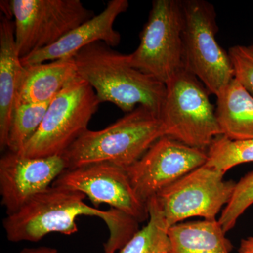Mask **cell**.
I'll return each mask as SVG.
<instances>
[{
	"mask_svg": "<svg viewBox=\"0 0 253 253\" xmlns=\"http://www.w3.org/2000/svg\"><path fill=\"white\" fill-rule=\"evenodd\" d=\"M238 253H253V234L246 239L241 240Z\"/></svg>",
	"mask_w": 253,
	"mask_h": 253,
	"instance_id": "603a6c76",
	"label": "cell"
},
{
	"mask_svg": "<svg viewBox=\"0 0 253 253\" xmlns=\"http://www.w3.org/2000/svg\"><path fill=\"white\" fill-rule=\"evenodd\" d=\"M9 5L21 59L54 44L95 16L80 0H11Z\"/></svg>",
	"mask_w": 253,
	"mask_h": 253,
	"instance_id": "ba28073f",
	"label": "cell"
},
{
	"mask_svg": "<svg viewBox=\"0 0 253 253\" xmlns=\"http://www.w3.org/2000/svg\"><path fill=\"white\" fill-rule=\"evenodd\" d=\"M20 253H58L57 250L53 248L41 246L38 248H26L23 249Z\"/></svg>",
	"mask_w": 253,
	"mask_h": 253,
	"instance_id": "cb8c5ba5",
	"label": "cell"
},
{
	"mask_svg": "<svg viewBox=\"0 0 253 253\" xmlns=\"http://www.w3.org/2000/svg\"><path fill=\"white\" fill-rule=\"evenodd\" d=\"M216 116L222 135L253 139V96L234 78L217 96Z\"/></svg>",
	"mask_w": 253,
	"mask_h": 253,
	"instance_id": "2e32d148",
	"label": "cell"
},
{
	"mask_svg": "<svg viewBox=\"0 0 253 253\" xmlns=\"http://www.w3.org/2000/svg\"><path fill=\"white\" fill-rule=\"evenodd\" d=\"M24 66L16 48L14 23L1 16L0 21V149L7 148L18 86Z\"/></svg>",
	"mask_w": 253,
	"mask_h": 253,
	"instance_id": "5bb4252c",
	"label": "cell"
},
{
	"mask_svg": "<svg viewBox=\"0 0 253 253\" xmlns=\"http://www.w3.org/2000/svg\"><path fill=\"white\" fill-rule=\"evenodd\" d=\"M66 169L63 156L29 158L9 151L0 159L1 202L7 215L51 186Z\"/></svg>",
	"mask_w": 253,
	"mask_h": 253,
	"instance_id": "7c38bea8",
	"label": "cell"
},
{
	"mask_svg": "<svg viewBox=\"0 0 253 253\" xmlns=\"http://www.w3.org/2000/svg\"><path fill=\"white\" fill-rule=\"evenodd\" d=\"M253 205V171L247 173L236 183L230 201L218 219L224 232L231 230L239 218Z\"/></svg>",
	"mask_w": 253,
	"mask_h": 253,
	"instance_id": "44dd1931",
	"label": "cell"
},
{
	"mask_svg": "<svg viewBox=\"0 0 253 253\" xmlns=\"http://www.w3.org/2000/svg\"><path fill=\"white\" fill-rule=\"evenodd\" d=\"M149 220L139 229L119 253H161L170 251L168 227L156 200L147 202Z\"/></svg>",
	"mask_w": 253,
	"mask_h": 253,
	"instance_id": "ac0fdd59",
	"label": "cell"
},
{
	"mask_svg": "<svg viewBox=\"0 0 253 253\" xmlns=\"http://www.w3.org/2000/svg\"><path fill=\"white\" fill-rule=\"evenodd\" d=\"M169 253V252H163V253Z\"/></svg>",
	"mask_w": 253,
	"mask_h": 253,
	"instance_id": "484cf974",
	"label": "cell"
},
{
	"mask_svg": "<svg viewBox=\"0 0 253 253\" xmlns=\"http://www.w3.org/2000/svg\"><path fill=\"white\" fill-rule=\"evenodd\" d=\"M164 136L159 116L139 106L104 129H87L63 156L67 169L99 163L126 169Z\"/></svg>",
	"mask_w": 253,
	"mask_h": 253,
	"instance_id": "3957f363",
	"label": "cell"
},
{
	"mask_svg": "<svg viewBox=\"0 0 253 253\" xmlns=\"http://www.w3.org/2000/svg\"><path fill=\"white\" fill-rule=\"evenodd\" d=\"M52 185L81 191L95 206L109 205L139 223L149 219L147 204L136 194L126 169L111 163L66 169Z\"/></svg>",
	"mask_w": 253,
	"mask_h": 253,
	"instance_id": "8fae6325",
	"label": "cell"
},
{
	"mask_svg": "<svg viewBox=\"0 0 253 253\" xmlns=\"http://www.w3.org/2000/svg\"><path fill=\"white\" fill-rule=\"evenodd\" d=\"M207 165L196 168L155 196L168 229L192 217L217 219L230 201L236 183Z\"/></svg>",
	"mask_w": 253,
	"mask_h": 253,
	"instance_id": "9c48e42d",
	"label": "cell"
},
{
	"mask_svg": "<svg viewBox=\"0 0 253 253\" xmlns=\"http://www.w3.org/2000/svg\"><path fill=\"white\" fill-rule=\"evenodd\" d=\"M183 9L179 0H154L140 33V43L128 54L129 63L166 84L184 69Z\"/></svg>",
	"mask_w": 253,
	"mask_h": 253,
	"instance_id": "52a82bcc",
	"label": "cell"
},
{
	"mask_svg": "<svg viewBox=\"0 0 253 253\" xmlns=\"http://www.w3.org/2000/svg\"><path fill=\"white\" fill-rule=\"evenodd\" d=\"M166 85L160 119L166 136L191 147L207 151L213 140L222 135L211 93L185 68Z\"/></svg>",
	"mask_w": 253,
	"mask_h": 253,
	"instance_id": "277c9868",
	"label": "cell"
},
{
	"mask_svg": "<svg viewBox=\"0 0 253 253\" xmlns=\"http://www.w3.org/2000/svg\"><path fill=\"white\" fill-rule=\"evenodd\" d=\"M206 165L226 173L244 163H253V139L231 140L217 136L207 150Z\"/></svg>",
	"mask_w": 253,
	"mask_h": 253,
	"instance_id": "ffe728a7",
	"label": "cell"
},
{
	"mask_svg": "<svg viewBox=\"0 0 253 253\" xmlns=\"http://www.w3.org/2000/svg\"><path fill=\"white\" fill-rule=\"evenodd\" d=\"M86 196L76 190L51 186L28 200L17 212L3 221L11 242H38L51 233L72 235L78 231L76 219L81 215L101 218L109 226L110 237L105 253L121 250L139 230V223L127 214L111 208L104 211L84 202Z\"/></svg>",
	"mask_w": 253,
	"mask_h": 253,
	"instance_id": "6da1fadb",
	"label": "cell"
},
{
	"mask_svg": "<svg viewBox=\"0 0 253 253\" xmlns=\"http://www.w3.org/2000/svg\"><path fill=\"white\" fill-rule=\"evenodd\" d=\"M169 253H231L233 245L218 219L181 222L168 229Z\"/></svg>",
	"mask_w": 253,
	"mask_h": 253,
	"instance_id": "e0dca14e",
	"label": "cell"
},
{
	"mask_svg": "<svg viewBox=\"0 0 253 253\" xmlns=\"http://www.w3.org/2000/svg\"><path fill=\"white\" fill-rule=\"evenodd\" d=\"M78 76L94 89L100 104L111 102L128 113L142 106L160 117L166 85L129 63L128 54L96 42L74 56Z\"/></svg>",
	"mask_w": 253,
	"mask_h": 253,
	"instance_id": "7a4b0ae2",
	"label": "cell"
},
{
	"mask_svg": "<svg viewBox=\"0 0 253 253\" xmlns=\"http://www.w3.org/2000/svg\"><path fill=\"white\" fill-rule=\"evenodd\" d=\"M183 9V61L211 94H219L234 78L229 53L217 41V13L204 0L181 1Z\"/></svg>",
	"mask_w": 253,
	"mask_h": 253,
	"instance_id": "5b68a950",
	"label": "cell"
},
{
	"mask_svg": "<svg viewBox=\"0 0 253 253\" xmlns=\"http://www.w3.org/2000/svg\"><path fill=\"white\" fill-rule=\"evenodd\" d=\"M207 160V151L164 136L126 170L136 194L147 204L163 189L204 166Z\"/></svg>",
	"mask_w": 253,
	"mask_h": 253,
	"instance_id": "30bf717a",
	"label": "cell"
},
{
	"mask_svg": "<svg viewBox=\"0 0 253 253\" xmlns=\"http://www.w3.org/2000/svg\"><path fill=\"white\" fill-rule=\"evenodd\" d=\"M235 78L253 96V56L247 46H234L229 50Z\"/></svg>",
	"mask_w": 253,
	"mask_h": 253,
	"instance_id": "7402d4cb",
	"label": "cell"
},
{
	"mask_svg": "<svg viewBox=\"0 0 253 253\" xmlns=\"http://www.w3.org/2000/svg\"><path fill=\"white\" fill-rule=\"evenodd\" d=\"M51 101L15 106L8 137L7 149L21 153L25 145L39 129Z\"/></svg>",
	"mask_w": 253,
	"mask_h": 253,
	"instance_id": "d6986e66",
	"label": "cell"
},
{
	"mask_svg": "<svg viewBox=\"0 0 253 253\" xmlns=\"http://www.w3.org/2000/svg\"><path fill=\"white\" fill-rule=\"evenodd\" d=\"M129 7L127 0H111L99 14L83 23L49 46L21 59L23 66L74 57L85 46L102 42L111 47L121 43V36L113 28L116 18Z\"/></svg>",
	"mask_w": 253,
	"mask_h": 253,
	"instance_id": "4fadbf2b",
	"label": "cell"
},
{
	"mask_svg": "<svg viewBox=\"0 0 253 253\" xmlns=\"http://www.w3.org/2000/svg\"><path fill=\"white\" fill-rule=\"evenodd\" d=\"M78 77L74 57L24 66L16 106L51 101Z\"/></svg>",
	"mask_w": 253,
	"mask_h": 253,
	"instance_id": "9a60e30c",
	"label": "cell"
},
{
	"mask_svg": "<svg viewBox=\"0 0 253 253\" xmlns=\"http://www.w3.org/2000/svg\"><path fill=\"white\" fill-rule=\"evenodd\" d=\"M247 49L249 50V52L253 56V45L247 46Z\"/></svg>",
	"mask_w": 253,
	"mask_h": 253,
	"instance_id": "d4e9b609",
	"label": "cell"
},
{
	"mask_svg": "<svg viewBox=\"0 0 253 253\" xmlns=\"http://www.w3.org/2000/svg\"><path fill=\"white\" fill-rule=\"evenodd\" d=\"M99 104L90 84L78 77L51 100L39 129L18 154L29 158L63 156L89 129Z\"/></svg>",
	"mask_w": 253,
	"mask_h": 253,
	"instance_id": "8992f818",
	"label": "cell"
}]
</instances>
